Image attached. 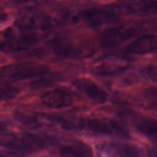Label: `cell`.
Instances as JSON below:
<instances>
[{"label": "cell", "instance_id": "52a82bcc", "mask_svg": "<svg viewBox=\"0 0 157 157\" xmlns=\"http://www.w3.org/2000/svg\"><path fill=\"white\" fill-rule=\"evenodd\" d=\"M134 34L133 29L126 26H116L104 31L99 37L100 45L105 48L117 47Z\"/></svg>", "mask_w": 157, "mask_h": 157}, {"label": "cell", "instance_id": "277c9868", "mask_svg": "<svg viewBox=\"0 0 157 157\" xmlns=\"http://www.w3.org/2000/svg\"><path fill=\"white\" fill-rule=\"evenodd\" d=\"M82 128L101 135L127 139L130 137L128 129L118 121L109 118H94L82 120Z\"/></svg>", "mask_w": 157, "mask_h": 157}, {"label": "cell", "instance_id": "8fae6325", "mask_svg": "<svg viewBox=\"0 0 157 157\" xmlns=\"http://www.w3.org/2000/svg\"><path fill=\"white\" fill-rule=\"evenodd\" d=\"M46 45L52 53L59 58H74L81 53V51L73 43L63 37L52 39L46 42Z\"/></svg>", "mask_w": 157, "mask_h": 157}, {"label": "cell", "instance_id": "8992f818", "mask_svg": "<svg viewBox=\"0 0 157 157\" xmlns=\"http://www.w3.org/2000/svg\"><path fill=\"white\" fill-rule=\"evenodd\" d=\"M80 18L93 28H99L117 21L118 16L113 9L93 8L80 12Z\"/></svg>", "mask_w": 157, "mask_h": 157}, {"label": "cell", "instance_id": "ac0fdd59", "mask_svg": "<svg viewBox=\"0 0 157 157\" xmlns=\"http://www.w3.org/2000/svg\"><path fill=\"white\" fill-rule=\"evenodd\" d=\"M57 76H49L42 77L30 83V87L33 89H41L53 85L55 82L59 80Z\"/></svg>", "mask_w": 157, "mask_h": 157}, {"label": "cell", "instance_id": "6da1fadb", "mask_svg": "<svg viewBox=\"0 0 157 157\" xmlns=\"http://www.w3.org/2000/svg\"><path fill=\"white\" fill-rule=\"evenodd\" d=\"M1 146L10 153L18 156H25L37 152L45 145L40 136L31 132L9 134L1 139Z\"/></svg>", "mask_w": 157, "mask_h": 157}, {"label": "cell", "instance_id": "2e32d148", "mask_svg": "<svg viewBox=\"0 0 157 157\" xmlns=\"http://www.w3.org/2000/svg\"><path fill=\"white\" fill-rule=\"evenodd\" d=\"M134 126L141 134L157 147V120L147 117H140L135 121Z\"/></svg>", "mask_w": 157, "mask_h": 157}, {"label": "cell", "instance_id": "7402d4cb", "mask_svg": "<svg viewBox=\"0 0 157 157\" xmlns=\"http://www.w3.org/2000/svg\"><path fill=\"white\" fill-rule=\"evenodd\" d=\"M14 1L18 3H28V2L34 1L36 0H14Z\"/></svg>", "mask_w": 157, "mask_h": 157}, {"label": "cell", "instance_id": "7c38bea8", "mask_svg": "<svg viewBox=\"0 0 157 157\" xmlns=\"http://www.w3.org/2000/svg\"><path fill=\"white\" fill-rule=\"evenodd\" d=\"M102 149L109 157H143L137 147L127 143L108 142L103 145Z\"/></svg>", "mask_w": 157, "mask_h": 157}, {"label": "cell", "instance_id": "603a6c76", "mask_svg": "<svg viewBox=\"0 0 157 157\" xmlns=\"http://www.w3.org/2000/svg\"><path fill=\"white\" fill-rule=\"evenodd\" d=\"M1 157H6V156H3V155H1Z\"/></svg>", "mask_w": 157, "mask_h": 157}, {"label": "cell", "instance_id": "e0dca14e", "mask_svg": "<svg viewBox=\"0 0 157 157\" xmlns=\"http://www.w3.org/2000/svg\"><path fill=\"white\" fill-rule=\"evenodd\" d=\"M15 118L20 123L29 126H35L38 124L37 116L35 113L29 110L18 109L14 111Z\"/></svg>", "mask_w": 157, "mask_h": 157}, {"label": "cell", "instance_id": "ba28073f", "mask_svg": "<svg viewBox=\"0 0 157 157\" xmlns=\"http://www.w3.org/2000/svg\"><path fill=\"white\" fill-rule=\"evenodd\" d=\"M54 23L50 17L38 13L23 15L16 21L20 29L31 31L45 30L51 28Z\"/></svg>", "mask_w": 157, "mask_h": 157}, {"label": "cell", "instance_id": "9c48e42d", "mask_svg": "<svg viewBox=\"0 0 157 157\" xmlns=\"http://www.w3.org/2000/svg\"><path fill=\"white\" fill-rule=\"evenodd\" d=\"M73 85L96 104H102L107 99V92L93 80L82 78L73 82Z\"/></svg>", "mask_w": 157, "mask_h": 157}, {"label": "cell", "instance_id": "4fadbf2b", "mask_svg": "<svg viewBox=\"0 0 157 157\" xmlns=\"http://www.w3.org/2000/svg\"><path fill=\"white\" fill-rule=\"evenodd\" d=\"M157 50V36L148 34L132 41L126 51L132 54H147Z\"/></svg>", "mask_w": 157, "mask_h": 157}, {"label": "cell", "instance_id": "30bf717a", "mask_svg": "<svg viewBox=\"0 0 157 157\" xmlns=\"http://www.w3.org/2000/svg\"><path fill=\"white\" fill-rule=\"evenodd\" d=\"M41 101L45 105L52 109H61L70 106L74 101L72 95L64 89L56 88L44 92Z\"/></svg>", "mask_w": 157, "mask_h": 157}, {"label": "cell", "instance_id": "9a60e30c", "mask_svg": "<svg viewBox=\"0 0 157 157\" xmlns=\"http://www.w3.org/2000/svg\"><path fill=\"white\" fill-rule=\"evenodd\" d=\"M59 153L62 157H93V151L88 144L75 141L63 145L59 147Z\"/></svg>", "mask_w": 157, "mask_h": 157}, {"label": "cell", "instance_id": "3957f363", "mask_svg": "<svg viewBox=\"0 0 157 157\" xmlns=\"http://www.w3.org/2000/svg\"><path fill=\"white\" fill-rule=\"evenodd\" d=\"M39 39V34L33 31L20 29L17 32L13 29H7L1 40V49L6 53L20 52L33 47Z\"/></svg>", "mask_w": 157, "mask_h": 157}, {"label": "cell", "instance_id": "d6986e66", "mask_svg": "<svg viewBox=\"0 0 157 157\" xmlns=\"http://www.w3.org/2000/svg\"><path fill=\"white\" fill-rule=\"evenodd\" d=\"M20 93L19 89L10 86H2L1 89V100L7 101L14 99Z\"/></svg>", "mask_w": 157, "mask_h": 157}, {"label": "cell", "instance_id": "44dd1931", "mask_svg": "<svg viewBox=\"0 0 157 157\" xmlns=\"http://www.w3.org/2000/svg\"><path fill=\"white\" fill-rule=\"evenodd\" d=\"M148 157H157V147H150L147 150Z\"/></svg>", "mask_w": 157, "mask_h": 157}, {"label": "cell", "instance_id": "ffe728a7", "mask_svg": "<svg viewBox=\"0 0 157 157\" xmlns=\"http://www.w3.org/2000/svg\"><path fill=\"white\" fill-rule=\"evenodd\" d=\"M145 97L151 102L157 104V88H149L145 91Z\"/></svg>", "mask_w": 157, "mask_h": 157}, {"label": "cell", "instance_id": "7a4b0ae2", "mask_svg": "<svg viewBox=\"0 0 157 157\" xmlns=\"http://www.w3.org/2000/svg\"><path fill=\"white\" fill-rule=\"evenodd\" d=\"M48 66L34 62L14 64L1 69V84H8L27 78L45 75L49 72Z\"/></svg>", "mask_w": 157, "mask_h": 157}, {"label": "cell", "instance_id": "5bb4252c", "mask_svg": "<svg viewBox=\"0 0 157 157\" xmlns=\"http://www.w3.org/2000/svg\"><path fill=\"white\" fill-rule=\"evenodd\" d=\"M124 67L125 65L122 58L110 56L102 58L99 61V63L94 67V71L98 75H110L123 70Z\"/></svg>", "mask_w": 157, "mask_h": 157}, {"label": "cell", "instance_id": "5b68a950", "mask_svg": "<svg viewBox=\"0 0 157 157\" xmlns=\"http://www.w3.org/2000/svg\"><path fill=\"white\" fill-rule=\"evenodd\" d=\"M113 9L123 15H151L157 12V0H119Z\"/></svg>", "mask_w": 157, "mask_h": 157}]
</instances>
